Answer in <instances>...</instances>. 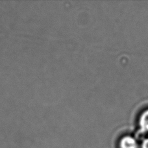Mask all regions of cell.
<instances>
[{"label":"cell","instance_id":"cell-1","mask_svg":"<svg viewBox=\"0 0 148 148\" xmlns=\"http://www.w3.org/2000/svg\"><path fill=\"white\" fill-rule=\"evenodd\" d=\"M120 148H140L137 140L132 136L127 135L122 137L120 141Z\"/></svg>","mask_w":148,"mask_h":148},{"label":"cell","instance_id":"cell-2","mask_svg":"<svg viewBox=\"0 0 148 148\" xmlns=\"http://www.w3.org/2000/svg\"><path fill=\"white\" fill-rule=\"evenodd\" d=\"M140 131L143 133H148V109L141 114L139 118Z\"/></svg>","mask_w":148,"mask_h":148},{"label":"cell","instance_id":"cell-3","mask_svg":"<svg viewBox=\"0 0 148 148\" xmlns=\"http://www.w3.org/2000/svg\"><path fill=\"white\" fill-rule=\"evenodd\" d=\"M140 148H148V137L145 138L140 145Z\"/></svg>","mask_w":148,"mask_h":148}]
</instances>
